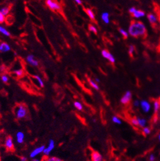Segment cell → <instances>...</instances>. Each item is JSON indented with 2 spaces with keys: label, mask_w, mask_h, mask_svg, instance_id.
<instances>
[{
  "label": "cell",
  "mask_w": 160,
  "mask_h": 161,
  "mask_svg": "<svg viewBox=\"0 0 160 161\" xmlns=\"http://www.w3.org/2000/svg\"><path fill=\"white\" fill-rule=\"evenodd\" d=\"M128 32L129 35L133 37L144 36L146 33V28L144 24L138 20L132 21L129 26Z\"/></svg>",
  "instance_id": "obj_1"
},
{
  "label": "cell",
  "mask_w": 160,
  "mask_h": 161,
  "mask_svg": "<svg viewBox=\"0 0 160 161\" xmlns=\"http://www.w3.org/2000/svg\"><path fill=\"white\" fill-rule=\"evenodd\" d=\"M15 115L16 119H24L28 115V109L24 105L19 104L15 107Z\"/></svg>",
  "instance_id": "obj_2"
},
{
  "label": "cell",
  "mask_w": 160,
  "mask_h": 161,
  "mask_svg": "<svg viewBox=\"0 0 160 161\" xmlns=\"http://www.w3.org/2000/svg\"><path fill=\"white\" fill-rule=\"evenodd\" d=\"M55 148V141L53 139H51L49 141V143H48L47 147H45L44 151H43V154L46 157H49V155L52 153V151Z\"/></svg>",
  "instance_id": "obj_3"
},
{
  "label": "cell",
  "mask_w": 160,
  "mask_h": 161,
  "mask_svg": "<svg viewBox=\"0 0 160 161\" xmlns=\"http://www.w3.org/2000/svg\"><path fill=\"white\" fill-rule=\"evenodd\" d=\"M47 5L52 11H61V6L55 0H46Z\"/></svg>",
  "instance_id": "obj_4"
},
{
  "label": "cell",
  "mask_w": 160,
  "mask_h": 161,
  "mask_svg": "<svg viewBox=\"0 0 160 161\" xmlns=\"http://www.w3.org/2000/svg\"><path fill=\"white\" fill-rule=\"evenodd\" d=\"M101 55L102 56L105 58L107 60H109L111 63L114 64L116 62V58L114 56V55L111 53L107 49H103L101 50Z\"/></svg>",
  "instance_id": "obj_5"
},
{
  "label": "cell",
  "mask_w": 160,
  "mask_h": 161,
  "mask_svg": "<svg viewBox=\"0 0 160 161\" xmlns=\"http://www.w3.org/2000/svg\"><path fill=\"white\" fill-rule=\"evenodd\" d=\"M132 93L130 90H127L124 93V94L122 96L120 99V103L122 104L127 105L130 103L132 100Z\"/></svg>",
  "instance_id": "obj_6"
},
{
  "label": "cell",
  "mask_w": 160,
  "mask_h": 161,
  "mask_svg": "<svg viewBox=\"0 0 160 161\" xmlns=\"http://www.w3.org/2000/svg\"><path fill=\"white\" fill-rule=\"evenodd\" d=\"M45 148V146L44 145H42L39 146V147H37L35 149H33L30 153V157L31 158H35L37 157L38 155L41 154V153H43Z\"/></svg>",
  "instance_id": "obj_7"
},
{
  "label": "cell",
  "mask_w": 160,
  "mask_h": 161,
  "mask_svg": "<svg viewBox=\"0 0 160 161\" xmlns=\"http://www.w3.org/2000/svg\"><path fill=\"white\" fill-rule=\"evenodd\" d=\"M140 107L142 111L145 113H148L151 109V104L149 101L146 100H142L140 101Z\"/></svg>",
  "instance_id": "obj_8"
},
{
  "label": "cell",
  "mask_w": 160,
  "mask_h": 161,
  "mask_svg": "<svg viewBox=\"0 0 160 161\" xmlns=\"http://www.w3.org/2000/svg\"><path fill=\"white\" fill-rule=\"evenodd\" d=\"M26 62L28 64L33 67H37L39 66V61L35 59V56L33 54H29L26 57Z\"/></svg>",
  "instance_id": "obj_9"
},
{
  "label": "cell",
  "mask_w": 160,
  "mask_h": 161,
  "mask_svg": "<svg viewBox=\"0 0 160 161\" xmlns=\"http://www.w3.org/2000/svg\"><path fill=\"white\" fill-rule=\"evenodd\" d=\"M5 147L9 151H12L14 149L13 139L12 137L9 136L5 140Z\"/></svg>",
  "instance_id": "obj_10"
},
{
  "label": "cell",
  "mask_w": 160,
  "mask_h": 161,
  "mask_svg": "<svg viewBox=\"0 0 160 161\" xmlns=\"http://www.w3.org/2000/svg\"><path fill=\"white\" fill-rule=\"evenodd\" d=\"M147 19L151 24H155L159 20V18L156 14L149 13L147 14Z\"/></svg>",
  "instance_id": "obj_11"
},
{
  "label": "cell",
  "mask_w": 160,
  "mask_h": 161,
  "mask_svg": "<svg viewBox=\"0 0 160 161\" xmlns=\"http://www.w3.org/2000/svg\"><path fill=\"white\" fill-rule=\"evenodd\" d=\"M16 140L18 144H22L24 142L25 134L22 131H18L16 134Z\"/></svg>",
  "instance_id": "obj_12"
},
{
  "label": "cell",
  "mask_w": 160,
  "mask_h": 161,
  "mask_svg": "<svg viewBox=\"0 0 160 161\" xmlns=\"http://www.w3.org/2000/svg\"><path fill=\"white\" fill-rule=\"evenodd\" d=\"M92 161H103V157L97 151H94L91 154Z\"/></svg>",
  "instance_id": "obj_13"
},
{
  "label": "cell",
  "mask_w": 160,
  "mask_h": 161,
  "mask_svg": "<svg viewBox=\"0 0 160 161\" xmlns=\"http://www.w3.org/2000/svg\"><path fill=\"white\" fill-rule=\"evenodd\" d=\"M11 50V47L8 43L3 42L0 44V52L4 53V52H9Z\"/></svg>",
  "instance_id": "obj_14"
},
{
  "label": "cell",
  "mask_w": 160,
  "mask_h": 161,
  "mask_svg": "<svg viewBox=\"0 0 160 161\" xmlns=\"http://www.w3.org/2000/svg\"><path fill=\"white\" fill-rule=\"evenodd\" d=\"M146 14L143 11L139 10V9H137L134 13L132 14L133 17L135 19H140L141 18H143L145 16Z\"/></svg>",
  "instance_id": "obj_15"
},
{
  "label": "cell",
  "mask_w": 160,
  "mask_h": 161,
  "mask_svg": "<svg viewBox=\"0 0 160 161\" xmlns=\"http://www.w3.org/2000/svg\"><path fill=\"white\" fill-rule=\"evenodd\" d=\"M33 77L35 80V81L37 82V85L39 86L40 88H43L45 86V83L43 80V79L38 75H34Z\"/></svg>",
  "instance_id": "obj_16"
},
{
  "label": "cell",
  "mask_w": 160,
  "mask_h": 161,
  "mask_svg": "<svg viewBox=\"0 0 160 161\" xmlns=\"http://www.w3.org/2000/svg\"><path fill=\"white\" fill-rule=\"evenodd\" d=\"M137 121H138V127H140V128H144V127L146 126V124H147V121L146 119H144V118H142V117H137Z\"/></svg>",
  "instance_id": "obj_17"
},
{
  "label": "cell",
  "mask_w": 160,
  "mask_h": 161,
  "mask_svg": "<svg viewBox=\"0 0 160 161\" xmlns=\"http://www.w3.org/2000/svg\"><path fill=\"white\" fill-rule=\"evenodd\" d=\"M101 20L103 22L106 24H108L110 22V15L109 13H107V12H104L101 14Z\"/></svg>",
  "instance_id": "obj_18"
},
{
  "label": "cell",
  "mask_w": 160,
  "mask_h": 161,
  "mask_svg": "<svg viewBox=\"0 0 160 161\" xmlns=\"http://www.w3.org/2000/svg\"><path fill=\"white\" fill-rule=\"evenodd\" d=\"M153 109L155 114L157 113L160 110V102L159 100H155L153 102Z\"/></svg>",
  "instance_id": "obj_19"
},
{
  "label": "cell",
  "mask_w": 160,
  "mask_h": 161,
  "mask_svg": "<svg viewBox=\"0 0 160 161\" xmlns=\"http://www.w3.org/2000/svg\"><path fill=\"white\" fill-rule=\"evenodd\" d=\"M88 82H89L90 85L91 86V87H92L94 89L96 90H99V86L98 85V83H97L94 80H93L92 79H88Z\"/></svg>",
  "instance_id": "obj_20"
},
{
  "label": "cell",
  "mask_w": 160,
  "mask_h": 161,
  "mask_svg": "<svg viewBox=\"0 0 160 161\" xmlns=\"http://www.w3.org/2000/svg\"><path fill=\"white\" fill-rule=\"evenodd\" d=\"M111 121L113 123L116 124H119V125H120V124H122V119L119 117L116 116V115H113V116L112 117Z\"/></svg>",
  "instance_id": "obj_21"
},
{
  "label": "cell",
  "mask_w": 160,
  "mask_h": 161,
  "mask_svg": "<svg viewBox=\"0 0 160 161\" xmlns=\"http://www.w3.org/2000/svg\"><path fill=\"white\" fill-rule=\"evenodd\" d=\"M73 106L75 107L76 109H77L78 111H82L83 110V105L82 104V103L79 101H75L73 102Z\"/></svg>",
  "instance_id": "obj_22"
},
{
  "label": "cell",
  "mask_w": 160,
  "mask_h": 161,
  "mask_svg": "<svg viewBox=\"0 0 160 161\" xmlns=\"http://www.w3.org/2000/svg\"><path fill=\"white\" fill-rule=\"evenodd\" d=\"M86 13L87 15L89 16V18L91 19L92 20H94L95 18V14L92 9H86Z\"/></svg>",
  "instance_id": "obj_23"
},
{
  "label": "cell",
  "mask_w": 160,
  "mask_h": 161,
  "mask_svg": "<svg viewBox=\"0 0 160 161\" xmlns=\"http://www.w3.org/2000/svg\"><path fill=\"white\" fill-rule=\"evenodd\" d=\"M5 21L7 24H13L14 21H15V18H14V16L11 15V14H8V15L6 16Z\"/></svg>",
  "instance_id": "obj_24"
},
{
  "label": "cell",
  "mask_w": 160,
  "mask_h": 161,
  "mask_svg": "<svg viewBox=\"0 0 160 161\" xmlns=\"http://www.w3.org/2000/svg\"><path fill=\"white\" fill-rule=\"evenodd\" d=\"M0 33H1L2 34H3L4 35L7 36V37H11L10 32H9L7 29L3 28V26L1 25H0Z\"/></svg>",
  "instance_id": "obj_25"
},
{
  "label": "cell",
  "mask_w": 160,
  "mask_h": 161,
  "mask_svg": "<svg viewBox=\"0 0 160 161\" xmlns=\"http://www.w3.org/2000/svg\"><path fill=\"white\" fill-rule=\"evenodd\" d=\"M14 74L18 77H21L24 75V71L22 69H16V70L14 71Z\"/></svg>",
  "instance_id": "obj_26"
},
{
  "label": "cell",
  "mask_w": 160,
  "mask_h": 161,
  "mask_svg": "<svg viewBox=\"0 0 160 161\" xmlns=\"http://www.w3.org/2000/svg\"><path fill=\"white\" fill-rule=\"evenodd\" d=\"M1 80L3 83H7L9 81V77L7 74H2L1 75Z\"/></svg>",
  "instance_id": "obj_27"
},
{
  "label": "cell",
  "mask_w": 160,
  "mask_h": 161,
  "mask_svg": "<svg viewBox=\"0 0 160 161\" xmlns=\"http://www.w3.org/2000/svg\"><path fill=\"white\" fill-rule=\"evenodd\" d=\"M0 11H1L2 14L5 16H7L9 14V11H10V8H9V7H4L3 8H1V9Z\"/></svg>",
  "instance_id": "obj_28"
},
{
  "label": "cell",
  "mask_w": 160,
  "mask_h": 161,
  "mask_svg": "<svg viewBox=\"0 0 160 161\" xmlns=\"http://www.w3.org/2000/svg\"><path fill=\"white\" fill-rule=\"evenodd\" d=\"M43 161H63L61 158L56 157H47Z\"/></svg>",
  "instance_id": "obj_29"
},
{
  "label": "cell",
  "mask_w": 160,
  "mask_h": 161,
  "mask_svg": "<svg viewBox=\"0 0 160 161\" xmlns=\"http://www.w3.org/2000/svg\"><path fill=\"white\" fill-rule=\"evenodd\" d=\"M119 32H120V34L123 36L124 38H127L129 36V33L128 31H126V30H124L123 28H120L119 29Z\"/></svg>",
  "instance_id": "obj_30"
},
{
  "label": "cell",
  "mask_w": 160,
  "mask_h": 161,
  "mask_svg": "<svg viewBox=\"0 0 160 161\" xmlns=\"http://www.w3.org/2000/svg\"><path fill=\"white\" fill-rule=\"evenodd\" d=\"M142 131L143 134H144L145 136H148L149 134H150V132H151V129H150V127L146 126L144 127V128H142Z\"/></svg>",
  "instance_id": "obj_31"
},
{
  "label": "cell",
  "mask_w": 160,
  "mask_h": 161,
  "mask_svg": "<svg viewBox=\"0 0 160 161\" xmlns=\"http://www.w3.org/2000/svg\"><path fill=\"white\" fill-rule=\"evenodd\" d=\"M135 50V47L133 45H130L129 46V49H128V53L130 56H133V54H134Z\"/></svg>",
  "instance_id": "obj_32"
},
{
  "label": "cell",
  "mask_w": 160,
  "mask_h": 161,
  "mask_svg": "<svg viewBox=\"0 0 160 161\" xmlns=\"http://www.w3.org/2000/svg\"><path fill=\"white\" fill-rule=\"evenodd\" d=\"M88 30H89L90 32H92L93 33H95V34H97V30L95 26L92 25V24H90L89 26H88Z\"/></svg>",
  "instance_id": "obj_33"
},
{
  "label": "cell",
  "mask_w": 160,
  "mask_h": 161,
  "mask_svg": "<svg viewBox=\"0 0 160 161\" xmlns=\"http://www.w3.org/2000/svg\"><path fill=\"white\" fill-rule=\"evenodd\" d=\"M131 124H132L133 126L135 127H138V121H137V118L136 117V118H132L131 119Z\"/></svg>",
  "instance_id": "obj_34"
},
{
  "label": "cell",
  "mask_w": 160,
  "mask_h": 161,
  "mask_svg": "<svg viewBox=\"0 0 160 161\" xmlns=\"http://www.w3.org/2000/svg\"><path fill=\"white\" fill-rule=\"evenodd\" d=\"M133 104L135 107H138L140 106V101L138 100H135L133 101Z\"/></svg>",
  "instance_id": "obj_35"
},
{
  "label": "cell",
  "mask_w": 160,
  "mask_h": 161,
  "mask_svg": "<svg viewBox=\"0 0 160 161\" xmlns=\"http://www.w3.org/2000/svg\"><path fill=\"white\" fill-rule=\"evenodd\" d=\"M5 20V16L3 15L2 13L0 11V24H2L3 23Z\"/></svg>",
  "instance_id": "obj_36"
},
{
  "label": "cell",
  "mask_w": 160,
  "mask_h": 161,
  "mask_svg": "<svg viewBox=\"0 0 160 161\" xmlns=\"http://www.w3.org/2000/svg\"><path fill=\"white\" fill-rule=\"evenodd\" d=\"M149 161H155L156 160V156H155L154 154H153V153H151V154L149 155Z\"/></svg>",
  "instance_id": "obj_37"
},
{
  "label": "cell",
  "mask_w": 160,
  "mask_h": 161,
  "mask_svg": "<svg viewBox=\"0 0 160 161\" xmlns=\"http://www.w3.org/2000/svg\"><path fill=\"white\" fill-rule=\"evenodd\" d=\"M136 10H137V9H136L135 7H130V9H129V13H130L131 14H133L136 11Z\"/></svg>",
  "instance_id": "obj_38"
},
{
  "label": "cell",
  "mask_w": 160,
  "mask_h": 161,
  "mask_svg": "<svg viewBox=\"0 0 160 161\" xmlns=\"http://www.w3.org/2000/svg\"><path fill=\"white\" fill-rule=\"evenodd\" d=\"M28 160V158L25 156H22V157L20 158V161H27Z\"/></svg>",
  "instance_id": "obj_39"
},
{
  "label": "cell",
  "mask_w": 160,
  "mask_h": 161,
  "mask_svg": "<svg viewBox=\"0 0 160 161\" xmlns=\"http://www.w3.org/2000/svg\"><path fill=\"white\" fill-rule=\"evenodd\" d=\"M75 3H77L78 5H81L82 4V0H74Z\"/></svg>",
  "instance_id": "obj_40"
},
{
  "label": "cell",
  "mask_w": 160,
  "mask_h": 161,
  "mask_svg": "<svg viewBox=\"0 0 160 161\" xmlns=\"http://www.w3.org/2000/svg\"><path fill=\"white\" fill-rule=\"evenodd\" d=\"M94 81H95V82H96L97 83H99L100 82H101V80H100V79H99L98 77H95V78L94 79Z\"/></svg>",
  "instance_id": "obj_41"
},
{
  "label": "cell",
  "mask_w": 160,
  "mask_h": 161,
  "mask_svg": "<svg viewBox=\"0 0 160 161\" xmlns=\"http://www.w3.org/2000/svg\"><path fill=\"white\" fill-rule=\"evenodd\" d=\"M32 161H41L39 158H32Z\"/></svg>",
  "instance_id": "obj_42"
},
{
  "label": "cell",
  "mask_w": 160,
  "mask_h": 161,
  "mask_svg": "<svg viewBox=\"0 0 160 161\" xmlns=\"http://www.w3.org/2000/svg\"><path fill=\"white\" fill-rule=\"evenodd\" d=\"M158 140H159V142H160V133H159V136H158Z\"/></svg>",
  "instance_id": "obj_43"
},
{
  "label": "cell",
  "mask_w": 160,
  "mask_h": 161,
  "mask_svg": "<svg viewBox=\"0 0 160 161\" xmlns=\"http://www.w3.org/2000/svg\"><path fill=\"white\" fill-rule=\"evenodd\" d=\"M93 122H96V120H95V119H94V120H93Z\"/></svg>",
  "instance_id": "obj_44"
},
{
  "label": "cell",
  "mask_w": 160,
  "mask_h": 161,
  "mask_svg": "<svg viewBox=\"0 0 160 161\" xmlns=\"http://www.w3.org/2000/svg\"><path fill=\"white\" fill-rule=\"evenodd\" d=\"M159 24H160V17L159 18Z\"/></svg>",
  "instance_id": "obj_45"
}]
</instances>
